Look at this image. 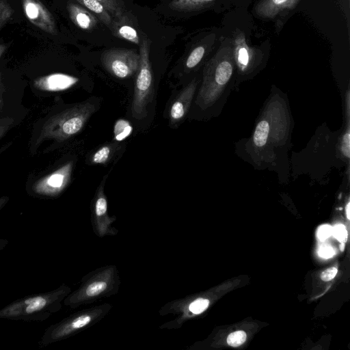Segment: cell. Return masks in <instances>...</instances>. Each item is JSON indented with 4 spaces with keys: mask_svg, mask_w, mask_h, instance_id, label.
<instances>
[{
    "mask_svg": "<svg viewBox=\"0 0 350 350\" xmlns=\"http://www.w3.org/2000/svg\"><path fill=\"white\" fill-rule=\"evenodd\" d=\"M215 0H172L170 9L178 12H191L207 5Z\"/></svg>",
    "mask_w": 350,
    "mask_h": 350,
    "instance_id": "cell-16",
    "label": "cell"
},
{
    "mask_svg": "<svg viewBox=\"0 0 350 350\" xmlns=\"http://www.w3.org/2000/svg\"><path fill=\"white\" fill-rule=\"evenodd\" d=\"M247 335L243 331H236L230 334L227 338V343L232 347H238L244 343L246 340Z\"/></svg>",
    "mask_w": 350,
    "mask_h": 350,
    "instance_id": "cell-25",
    "label": "cell"
},
{
    "mask_svg": "<svg viewBox=\"0 0 350 350\" xmlns=\"http://www.w3.org/2000/svg\"><path fill=\"white\" fill-rule=\"evenodd\" d=\"M78 81V79L70 75L55 73L40 77L35 81L37 88L48 91L66 90Z\"/></svg>",
    "mask_w": 350,
    "mask_h": 350,
    "instance_id": "cell-12",
    "label": "cell"
},
{
    "mask_svg": "<svg viewBox=\"0 0 350 350\" xmlns=\"http://www.w3.org/2000/svg\"><path fill=\"white\" fill-rule=\"evenodd\" d=\"M334 236L342 242H346L347 239V232L345 226L342 224L336 225L333 228Z\"/></svg>",
    "mask_w": 350,
    "mask_h": 350,
    "instance_id": "cell-27",
    "label": "cell"
},
{
    "mask_svg": "<svg viewBox=\"0 0 350 350\" xmlns=\"http://www.w3.org/2000/svg\"><path fill=\"white\" fill-rule=\"evenodd\" d=\"M8 244V241L7 239H0V251H1Z\"/></svg>",
    "mask_w": 350,
    "mask_h": 350,
    "instance_id": "cell-35",
    "label": "cell"
},
{
    "mask_svg": "<svg viewBox=\"0 0 350 350\" xmlns=\"http://www.w3.org/2000/svg\"><path fill=\"white\" fill-rule=\"evenodd\" d=\"M118 34L124 39L135 44H139V38L136 30L131 26L123 25L118 29Z\"/></svg>",
    "mask_w": 350,
    "mask_h": 350,
    "instance_id": "cell-24",
    "label": "cell"
},
{
    "mask_svg": "<svg viewBox=\"0 0 350 350\" xmlns=\"http://www.w3.org/2000/svg\"><path fill=\"white\" fill-rule=\"evenodd\" d=\"M14 123V121L11 118H0V139L11 129Z\"/></svg>",
    "mask_w": 350,
    "mask_h": 350,
    "instance_id": "cell-26",
    "label": "cell"
},
{
    "mask_svg": "<svg viewBox=\"0 0 350 350\" xmlns=\"http://www.w3.org/2000/svg\"><path fill=\"white\" fill-rule=\"evenodd\" d=\"M101 62L111 75L120 79H126L138 71L139 55L133 50L113 48L102 53Z\"/></svg>",
    "mask_w": 350,
    "mask_h": 350,
    "instance_id": "cell-7",
    "label": "cell"
},
{
    "mask_svg": "<svg viewBox=\"0 0 350 350\" xmlns=\"http://www.w3.org/2000/svg\"><path fill=\"white\" fill-rule=\"evenodd\" d=\"M337 273V269L336 267H330L323 271L321 275L322 280L327 282L332 280Z\"/></svg>",
    "mask_w": 350,
    "mask_h": 350,
    "instance_id": "cell-29",
    "label": "cell"
},
{
    "mask_svg": "<svg viewBox=\"0 0 350 350\" xmlns=\"http://www.w3.org/2000/svg\"><path fill=\"white\" fill-rule=\"evenodd\" d=\"M269 130V124L266 120L260 122L256 126L254 134V142L257 146L261 147L266 144Z\"/></svg>",
    "mask_w": 350,
    "mask_h": 350,
    "instance_id": "cell-20",
    "label": "cell"
},
{
    "mask_svg": "<svg viewBox=\"0 0 350 350\" xmlns=\"http://www.w3.org/2000/svg\"><path fill=\"white\" fill-rule=\"evenodd\" d=\"M349 132L347 131L344 136L343 143H342V151L344 154L349 158Z\"/></svg>",
    "mask_w": 350,
    "mask_h": 350,
    "instance_id": "cell-31",
    "label": "cell"
},
{
    "mask_svg": "<svg viewBox=\"0 0 350 350\" xmlns=\"http://www.w3.org/2000/svg\"><path fill=\"white\" fill-rule=\"evenodd\" d=\"M233 56L232 46L225 45L220 48L207 65L205 70L204 84L214 81L219 85H225L230 80L232 74Z\"/></svg>",
    "mask_w": 350,
    "mask_h": 350,
    "instance_id": "cell-9",
    "label": "cell"
},
{
    "mask_svg": "<svg viewBox=\"0 0 350 350\" xmlns=\"http://www.w3.org/2000/svg\"><path fill=\"white\" fill-rule=\"evenodd\" d=\"M8 48V45L6 44H0V58L3 55V54L5 53Z\"/></svg>",
    "mask_w": 350,
    "mask_h": 350,
    "instance_id": "cell-34",
    "label": "cell"
},
{
    "mask_svg": "<svg viewBox=\"0 0 350 350\" xmlns=\"http://www.w3.org/2000/svg\"><path fill=\"white\" fill-rule=\"evenodd\" d=\"M80 5L86 8L90 12L96 14L102 22L106 25L110 26L112 23L111 15L105 7L97 0H75Z\"/></svg>",
    "mask_w": 350,
    "mask_h": 350,
    "instance_id": "cell-15",
    "label": "cell"
},
{
    "mask_svg": "<svg viewBox=\"0 0 350 350\" xmlns=\"http://www.w3.org/2000/svg\"><path fill=\"white\" fill-rule=\"evenodd\" d=\"M121 284L118 267L107 265L85 275L79 287L64 299V306L75 309L116 295Z\"/></svg>",
    "mask_w": 350,
    "mask_h": 350,
    "instance_id": "cell-3",
    "label": "cell"
},
{
    "mask_svg": "<svg viewBox=\"0 0 350 350\" xmlns=\"http://www.w3.org/2000/svg\"><path fill=\"white\" fill-rule=\"evenodd\" d=\"M14 14V10L7 0H0V29L7 24Z\"/></svg>",
    "mask_w": 350,
    "mask_h": 350,
    "instance_id": "cell-22",
    "label": "cell"
},
{
    "mask_svg": "<svg viewBox=\"0 0 350 350\" xmlns=\"http://www.w3.org/2000/svg\"><path fill=\"white\" fill-rule=\"evenodd\" d=\"M22 3L27 18L33 25L46 33L56 34L55 19L40 0H22Z\"/></svg>",
    "mask_w": 350,
    "mask_h": 350,
    "instance_id": "cell-10",
    "label": "cell"
},
{
    "mask_svg": "<svg viewBox=\"0 0 350 350\" xmlns=\"http://www.w3.org/2000/svg\"><path fill=\"white\" fill-rule=\"evenodd\" d=\"M299 0H262L256 8V14L262 18H272L284 10L295 6Z\"/></svg>",
    "mask_w": 350,
    "mask_h": 350,
    "instance_id": "cell-14",
    "label": "cell"
},
{
    "mask_svg": "<svg viewBox=\"0 0 350 350\" xmlns=\"http://www.w3.org/2000/svg\"><path fill=\"white\" fill-rule=\"evenodd\" d=\"M100 1L110 14L122 21L126 14L124 3L121 0H97Z\"/></svg>",
    "mask_w": 350,
    "mask_h": 350,
    "instance_id": "cell-18",
    "label": "cell"
},
{
    "mask_svg": "<svg viewBox=\"0 0 350 350\" xmlns=\"http://www.w3.org/2000/svg\"><path fill=\"white\" fill-rule=\"evenodd\" d=\"M205 53V49L203 46L196 47L189 54L186 61L187 68H193L197 66L202 60Z\"/></svg>",
    "mask_w": 350,
    "mask_h": 350,
    "instance_id": "cell-23",
    "label": "cell"
},
{
    "mask_svg": "<svg viewBox=\"0 0 350 350\" xmlns=\"http://www.w3.org/2000/svg\"><path fill=\"white\" fill-rule=\"evenodd\" d=\"M5 92L4 85L2 81L1 72L0 70V110L3 106V95Z\"/></svg>",
    "mask_w": 350,
    "mask_h": 350,
    "instance_id": "cell-32",
    "label": "cell"
},
{
    "mask_svg": "<svg viewBox=\"0 0 350 350\" xmlns=\"http://www.w3.org/2000/svg\"><path fill=\"white\" fill-rule=\"evenodd\" d=\"M9 197L2 196L0 197V210H1L9 201Z\"/></svg>",
    "mask_w": 350,
    "mask_h": 350,
    "instance_id": "cell-33",
    "label": "cell"
},
{
    "mask_svg": "<svg viewBox=\"0 0 350 350\" xmlns=\"http://www.w3.org/2000/svg\"><path fill=\"white\" fill-rule=\"evenodd\" d=\"M132 131V126L129 122L124 120H119L114 126V137L118 141L127 137Z\"/></svg>",
    "mask_w": 350,
    "mask_h": 350,
    "instance_id": "cell-21",
    "label": "cell"
},
{
    "mask_svg": "<svg viewBox=\"0 0 350 350\" xmlns=\"http://www.w3.org/2000/svg\"><path fill=\"white\" fill-rule=\"evenodd\" d=\"M73 161H70L36 178L27 187L28 193L41 198H57L70 182Z\"/></svg>",
    "mask_w": 350,
    "mask_h": 350,
    "instance_id": "cell-6",
    "label": "cell"
},
{
    "mask_svg": "<svg viewBox=\"0 0 350 350\" xmlns=\"http://www.w3.org/2000/svg\"><path fill=\"white\" fill-rule=\"evenodd\" d=\"M150 46V40L146 36H143L139 44V66L131 104L132 115L137 119H142L146 116L147 106L152 92Z\"/></svg>",
    "mask_w": 350,
    "mask_h": 350,
    "instance_id": "cell-5",
    "label": "cell"
},
{
    "mask_svg": "<svg viewBox=\"0 0 350 350\" xmlns=\"http://www.w3.org/2000/svg\"><path fill=\"white\" fill-rule=\"evenodd\" d=\"M105 182V177L98 187L91 206V225L94 234L100 238L118 233V230L113 226L117 217L108 214L107 200L104 191Z\"/></svg>",
    "mask_w": 350,
    "mask_h": 350,
    "instance_id": "cell-8",
    "label": "cell"
},
{
    "mask_svg": "<svg viewBox=\"0 0 350 350\" xmlns=\"http://www.w3.org/2000/svg\"><path fill=\"white\" fill-rule=\"evenodd\" d=\"M350 203L348 202L347 204V206H346V214H347V217L348 219H350Z\"/></svg>",
    "mask_w": 350,
    "mask_h": 350,
    "instance_id": "cell-36",
    "label": "cell"
},
{
    "mask_svg": "<svg viewBox=\"0 0 350 350\" xmlns=\"http://www.w3.org/2000/svg\"><path fill=\"white\" fill-rule=\"evenodd\" d=\"M332 232L333 228L330 226H321L317 232L318 238L321 241L325 240L332 235Z\"/></svg>",
    "mask_w": 350,
    "mask_h": 350,
    "instance_id": "cell-28",
    "label": "cell"
},
{
    "mask_svg": "<svg viewBox=\"0 0 350 350\" xmlns=\"http://www.w3.org/2000/svg\"><path fill=\"white\" fill-rule=\"evenodd\" d=\"M334 254L333 248L329 246L321 247L319 250V254L323 258H330Z\"/></svg>",
    "mask_w": 350,
    "mask_h": 350,
    "instance_id": "cell-30",
    "label": "cell"
},
{
    "mask_svg": "<svg viewBox=\"0 0 350 350\" xmlns=\"http://www.w3.org/2000/svg\"><path fill=\"white\" fill-rule=\"evenodd\" d=\"M113 306L104 303L77 311L60 321L49 326L44 332L39 347H43L73 336L91 327L104 319L111 311Z\"/></svg>",
    "mask_w": 350,
    "mask_h": 350,
    "instance_id": "cell-4",
    "label": "cell"
},
{
    "mask_svg": "<svg viewBox=\"0 0 350 350\" xmlns=\"http://www.w3.org/2000/svg\"><path fill=\"white\" fill-rule=\"evenodd\" d=\"M113 152L111 145H105L97 150L92 156L90 161L94 164L107 163L111 159Z\"/></svg>",
    "mask_w": 350,
    "mask_h": 350,
    "instance_id": "cell-19",
    "label": "cell"
},
{
    "mask_svg": "<svg viewBox=\"0 0 350 350\" xmlns=\"http://www.w3.org/2000/svg\"><path fill=\"white\" fill-rule=\"evenodd\" d=\"M72 291L63 284L52 291L25 296L0 310V319L43 321L62 308V302Z\"/></svg>",
    "mask_w": 350,
    "mask_h": 350,
    "instance_id": "cell-2",
    "label": "cell"
},
{
    "mask_svg": "<svg viewBox=\"0 0 350 350\" xmlns=\"http://www.w3.org/2000/svg\"><path fill=\"white\" fill-rule=\"evenodd\" d=\"M94 111L95 105L85 102L45 116L34 129L30 144L31 152L33 153L44 142L53 140L61 142L76 135L83 128Z\"/></svg>",
    "mask_w": 350,
    "mask_h": 350,
    "instance_id": "cell-1",
    "label": "cell"
},
{
    "mask_svg": "<svg viewBox=\"0 0 350 350\" xmlns=\"http://www.w3.org/2000/svg\"><path fill=\"white\" fill-rule=\"evenodd\" d=\"M67 10L71 21L79 28L85 30L93 29L97 24V18L80 4L68 2Z\"/></svg>",
    "mask_w": 350,
    "mask_h": 350,
    "instance_id": "cell-13",
    "label": "cell"
},
{
    "mask_svg": "<svg viewBox=\"0 0 350 350\" xmlns=\"http://www.w3.org/2000/svg\"><path fill=\"white\" fill-rule=\"evenodd\" d=\"M250 52L244 36L242 34L238 35L234 44L233 55L239 64L246 66L248 64Z\"/></svg>",
    "mask_w": 350,
    "mask_h": 350,
    "instance_id": "cell-17",
    "label": "cell"
},
{
    "mask_svg": "<svg viewBox=\"0 0 350 350\" xmlns=\"http://www.w3.org/2000/svg\"><path fill=\"white\" fill-rule=\"evenodd\" d=\"M196 87V83L192 81L174 100L169 113L171 123H177L185 117L189 108Z\"/></svg>",
    "mask_w": 350,
    "mask_h": 350,
    "instance_id": "cell-11",
    "label": "cell"
}]
</instances>
